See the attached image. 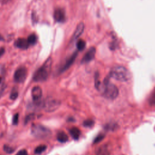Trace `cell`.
<instances>
[{
	"label": "cell",
	"mask_w": 155,
	"mask_h": 155,
	"mask_svg": "<svg viewBox=\"0 0 155 155\" xmlns=\"http://www.w3.org/2000/svg\"><path fill=\"white\" fill-rule=\"evenodd\" d=\"M103 96L108 99H114L119 94V90L117 87L111 83L108 78H106L102 83H101L99 87L97 88Z\"/></svg>",
	"instance_id": "1"
},
{
	"label": "cell",
	"mask_w": 155,
	"mask_h": 155,
	"mask_svg": "<svg viewBox=\"0 0 155 155\" xmlns=\"http://www.w3.org/2000/svg\"><path fill=\"white\" fill-rule=\"evenodd\" d=\"M52 65V59L48 58L42 65L33 74V81L35 82H44L45 81L51 72Z\"/></svg>",
	"instance_id": "2"
},
{
	"label": "cell",
	"mask_w": 155,
	"mask_h": 155,
	"mask_svg": "<svg viewBox=\"0 0 155 155\" xmlns=\"http://www.w3.org/2000/svg\"><path fill=\"white\" fill-rule=\"evenodd\" d=\"M109 76L117 81L125 82L131 78V73L127 68L123 66H115L111 70Z\"/></svg>",
	"instance_id": "3"
},
{
	"label": "cell",
	"mask_w": 155,
	"mask_h": 155,
	"mask_svg": "<svg viewBox=\"0 0 155 155\" xmlns=\"http://www.w3.org/2000/svg\"><path fill=\"white\" fill-rule=\"evenodd\" d=\"M30 130L31 134L38 139H46L51 134L49 128L39 124H32Z\"/></svg>",
	"instance_id": "4"
},
{
	"label": "cell",
	"mask_w": 155,
	"mask_h": 155,
	"mask_svg": "<svg viewBox=\"0 0 155 155\" xmlns=\"http://www.w3.org/2000/svg\"><path fill=\"white\" fill-rule=\"evenodd\" d=\"M60 105L61 102L59 100L52 97H48L42 101V108L46 112H53L59 107Z\"/></svg>",
	"instance_id": "5"
},
{
	"label": "cell",
	"mask_w": 155,
	"mask_h": 155,
	"mask_svg": "<svg viewBox=\"0 0 155 155\" xmlns=\"http://www.w3.org/2000/svg\"><path fill=\"white\" fill-rule=\"evenodd\" d=\"M27 75V70L25 67L18 68L15 72L13 78L17 83H22L25 81Z\"/></svg>",
	"instance_id": "6"
},
{
	"label": "cell",
	"mask_w": 155,
	"mask_h": 155,
	"mask_svg": "<svg viewBox=\"0 0 155 155\" xmlns=\"http://www.w3.org/2000/svg\"><path fill=\"white\" fill-rule=\"evenodd\" d=\"M53 17L56 22H64L65 21V13L64 10L61 8H58L55 9Z\"/></svg>",
	"instance_id": "7"
},
{
	"label": "cell",
	"mask_w": 155,
	"mask_h": 155,
	"mask_svg": "<svg viewBox=\"0 0 155 155\" xmlns=\"http://www.w3.org/2000/svg\"><path fill=\"white\" fill-rule=\"evenodd\" d=\"M96 54V48L93 47H91L87 51V53L84 54L82 59V63H87L91 60H93Z\"/></svg>",
	"instance_id": "8"
},
{
	"label": "cell",
	"mask_w": 155,
	"mask_h": 155,
	"mask_svg": "<svg viewBox=\"0 0 155 155\" xmlns=\"http://www.w3.org/2000/svg\"><path fill=\"white\" fill-rule=\"evenodd\" d=\"M42 96V91L40 87L35 86L31 90V96L33 101H41Z\"/></svg>",
	"instance_id": "9"
},
{
	"label": "cell",
	"mask_w": 155,
	"mask_h": 155,
	"mask_svg": "<svg viewBox=\"0 0 155 155\" xmlns=\"http://www.w3.org/2000/svg\"><path fill=\"white\" fill-rule=\"evenodd\" d=\"M77 55H78V53L77 52H74L71 56H70V57L68 58L66 60L65 64L60 68V71L61 72H63V71H65L66 70H67L73 64V63L74 62L75 59L77 57Z\"/></svg>",
	"instance_id": "10"
},
{
	"label": "cell",
	"mask_w": 155,
	"mask_h": 155,
	"mask_svg": "<svg viewBox=\"0 0 155 155\" xmlns=\"http://www.w3.org/2000/svg\"><path fill=\"white\" fill-rule=\"evenodd\" d=\"M14 45L16 47L22 49V50H25L27 49L29 47V44L27 41V39H24V38H18L17 39Z\"/></svg>",
	"instance_id": "11"
},
{
	"label": "cell",
	"mask_w": 155,
	"mask_h": 155,
	"mask_svg": "<svg viewBox=\"0 0 155 155\" xmlns=\"http://www.w3.org/2000/svg\"><path fill=\"white\" fill-rule=\"evenodd\" d=\"M110 151L109 147L107 144L102 145L99 147L96 151V155H110Z\"/></svg>",
	"instance_id": "12"
},
{
	"label": "cell",
	"mask_w": 155,
	"mask_h": 155,
	"mask_svg": "<svg viewBox=\"0 0 155 155\" xmlns=\"http://www.w3.org/2000/svg\"><path fill=\"white\" fill-rule=\"evenodd\" d=\"M84 23L83 22L79 23L78 25V26H77V27H76V28L74 31V33L73 35V38H72L73 39V40L77 39L82 35V33L84 31Z\"/></svg>",
	"instance_id": "13"
},
{
	"label": "cell",
	"mask_w": 155,
	"mask_h": 155,
	"mask_svg": "<svg viewBox=\"0 0 155 155\" xmlns=\"http://www.w3.org/2000/svg\"><path fill=\"white\" fill-rule=\"evenodd\" d=\"M56 138H57V140L61 143L66 142L68 140V137L67 134L65 132L62 131H59L58 133L56 135Z\"/></svg>",
	"instance_id": "14"
},
{
	"label": "cell",
	"mask_w": 155,
	"mask_h": 155,
	"mask_svg": "<svg viewBox=\"0 0 155 155\" xmlns=\"http://www.w3.org/2000/svg\"><path fill=\"white\" fill-rule=\"evenodd\" d=\"M69 132L71 136L74 140H78L79 139L81 134V131L79 128H78L77 127H72L70 129Z\"/></svg>",
	"instance_id": "15"
},
{
	"label": "cell",
	"mask_w": 155,
	"mask_h": 155,
	"mask_svg": "<svg viewBox=\"0 0 155 155\" xmlns=\"http://www.w3.org/2000/svg\"><path fill=\"white\" fill-rule=\"evenodd\" d=\"M37 41H38V38L35 33H32L27 38V41L30 45H35L36 43L37 42Z\"/></svg>",
	"instance_id": "16"
},
{
	"label": "cell",
	"mask_w": 155,
	"mask_h": 155,
	"mask_svg": "<svg viewBox=\"0 0 155 155\" xmlns=\"http://www.w3.org/2000/svg\"><path fill=\"white\" fill-rule=\"evenodd\" d=\"M47 147L45 145H40L36 147L34 150V153L36 154H40L45 151L47 149Z\"/></svg>",
	"instance_id": "17"
},
{
	"label": "cell",
	"mask_w": 155,
	"mask_h": 155,
	"mask_svg": "<svg viewBox=\"0 0 155 155\" xmlns=\"http://www.w3.org/2000/svg\"><path fill=\"white\" fill-rule=\"evenodd\" d=\"M85 45H86L85 41H84L83 39L79 40L76 43L77 48L78 49V50H79V51L83 50L85 47Z\"/></svg>",
	"instance_id": "18"
},
{
	"label": "cell",
	"mask_w": 155,
	"mask_h": 155,
	"mask_svg": "<svg viewBox=\"0 0 155 155\" xmlns=\"http://www.w3.org/2000/svg\"><path fill=\"white\" fill-rule=\"evenodd\" d=\"M3 150L4 151V152H5L7 154H12L15 151V148L7 145H4L3 147Z\"/></svg>",
	"instance_id": "19"
},
{
	"label": "cell",
	"mask_w": 155,
	"mask_h": 155,
	"mask_svg": "<svg viewBox=\"0 0 155 155\" xmlns=\"http://www.w3.org/2000/svg\"><path fill=\"white\" fill-rule=\"evenodd\" d=\"M18 96V91L15 88H13L10 93V99L12 100H15Z\"/></svg>",
	"instance_id": "20"
},
{
	"label": "cell",
	"mask_w": 155,
	"mask_h": 155,
	"mask_svg": "<svg viewBox=\"0 0 155 155\" xmlns=\"http://www.w3.org/2000/svg\"><path fill=\"white\" fill-rule=\"evenodd\" d=\"M148 102L151 105H155V91L153 92L150 95L148 99Z\"/></svg>",
	"instance_id": "21"
},
{
	"label": "cell",
	"mask_w": 155,
	"mask_h": 155,
	"mask_svg": "<svg viewBox=\"0 0 155 155\" xmlns=\"http://www.w3.org/2000/svg\"><path fill=\"white\" fill-rule=\"evenodd\" d=\"M35 114H33V113H31V114H29L28 115H27L26 117H25V119L24 120V123L25 124H27L28 122H30V120H33L35 119Z\"/></svg>",
	"instance_id": "22"
},
{
	"label": "cell",
	"mask_w": 155,
	"mask_h": 155,
	"mask_svg": "<svg viewBox=\"0 0 155 155\" xmlns=\"http://www.w3.org/2000/svg\"><path fill=\"white\" fill-rule=\"evenodd\" d=\"M18 121H19V114L16 113L15 114L13 117V119H12V123L13 125H16L18 124Z\"/></svg>",
	"instance_id": "23"
},
{
	"label": "cell",
	"mask_w": 155,
	"mask_h": 155,
	"mask_svg": "<svg viewBox=\"0 0 155 155\" xmlns=\"http://www.w3.org/2000/svg\"><path fill=\"white\" fill-rule=\"evenodd\" d=\"M84 124V125L85 127H91V126L93 125L94 122H93V120H92L88 119V120H85V121L84 122V124Z\"/></svg>",
	"instance_id": "24"
},
{
	"label": "cell",
	"mask_w": 155,
	"mask_h": 155,
	"mask_svg": "<svg viewBox=\"0 0 155 155\" xmlns=\"http://www.w3.org/2000/svg\"><path fill=\"white\" fill-rule=\"evenodd\" d=\"M104 134H99V135L97 136L94 139V143H96L99 142V141L102 140L104 139Z\"/></svg>",
	"instance_id": "25"
},
{
	"label": "cell",
	"mask_w": 155,
	"mask_h": 155,
	"mask_svg": "<svg viewBox=\"0 0 155 155\" xmlns=\"http://www.w3.org/2000/svg\"><path fill=\"white\" fill-rule=\"evenodd\" d=\"M16 155H28V153L27 151L25 149H22L20 151H19L16 154Z\"/></svg>",
	"instance_id": "26"
},
{
	"label": "cell",
	"mask_w": 155,
	"mask_h": 155,
	"mask_svg": "<svg viewBox=\"0 0 155 155\" xmlns=\"http://www.w3.org/2000/svg\"><path fill=\"white\" fill-rule=\"evenodd\" d=\"M31 19H32V21H33V23L35 24L38 21V17L36 15V13L33 12L32 13V15H31Z\"/></svg>",
	"instance_id": "27"
},
{
	"label": "cell",
	"mask_w": 155,
	"mask_h": 155,
	"mask_svg": "<svg viewBox=\"0 0 155 155\" xmlns=\"http://www.w3.org/2000/svg\"><path fill=\"white\" fill-rule=\"evenodd\" d=\"M4 52H5V49H4V48H3V47L0 48V58L4 54Z\"/></svg>",
	"instance_id": "28"
},
{
	"label": "cell",
	"mask_w": 155,
	"mask_h": 155,
	"mask_svg": "<svg viewBox=\"0 0 155 155\" xmlns=\"http://www.w3.org/2000/svg\"><path fill=\"white\" fill-rule=\"evenodd\" d=\"M1 40H4V39H3V38L2 37V36L0 35V41H1Z\"/></svg>",
	"instance_id": "29"
},
{
	"label": "cell",
	"mask_w": 155,
	"mask_h": 155,
	"mask_svg": "<svg viewBox=\"0 0 155 155\" xmlns=\"http://www.w3.org/2000/svg\"><path fill=\"white\" fill-rule=\"evenodd\" d=\"M1 77H0V83H1Z\"/></svg>",
	"instance_id": "30"
}]
</instances>
